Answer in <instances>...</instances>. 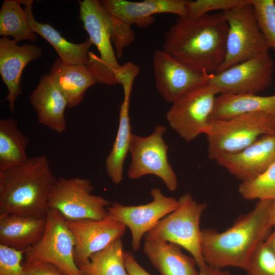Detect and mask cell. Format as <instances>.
Here are the masks:
<instances>
[{"instance_id": "14", "label": "cell", "mask_w": 275, "mask_h": 275, "mask_svg": "<svg viewBox=\"0 0 275 275\" xmlns=\"http://www.w3.org/2000/svg\"><path fill=\"white\" fill-rule=\"evenodd\" d=\"M66 221L75 239L74 259L79 268L92 255L122 238L127 228L108 213L101 219Z\"/></svg>"}, {"instance_id": "22", "label": "cell", "mask_w": 275, "mask_h": 275, "mask_svg": "<svg viewBox=\"0 0 275 275\" xmlns=\"http://www.w3.org/2000/svg\"><path fill=\"white\" fill-rule=\"evenodd\" d=\"M49 74L66 98L69 108L79 104L86 90L97 82L86 65L66 63L60 58L55 61Z\"/></svg>"}, {"instance_id": "27", "label": "cell", "mask_w": 275, "mask_h": 275, "mask_svg": "<svg viewBox=\"0 0 275 275\" xmlns=\"http://www.w3.org/2000/svg\"><path fill=\"white\" fill-rule=\"evenodd\" d=\"M122 238L92 255L79 268L82 275H128L124 261Z\"/></svg>"}, {"instance_id": "31", "label": "cell", "mask_w": 275, "mask_h": 275, "mask_svg": "<svg viewBox=\"0 0 275 275\" xmlns=\"http://www.w3.org/2000/svg\"><path fill=\"white\" fill-rule=\"evenodd\" d=\"M245 270L246 275H275V254L265 241L253 252Z\"/></svg>"}, {"instance_id": "23", "label": "cell", "mask_w": 275, "mask_h": 275, "mask_svg": "<svg viewBox=\"0 0 275 275\" xmlns=\"http://www.w3.org/2000/svg\"><path fill=\"white\" fill-rule=\"evenodd\" d=\"M33 0H21L25 7L29 24L32 31L44 38L54 48L61 60L66 63L78 65H86L89 49L93 45L89 38L81 43L68 41L48 23L36 21L32 12Z\"/></svg>"}, {"instance_id": "11", "label": "cell", "mask_w": 275, "mask_h": 275, "mask_svg": "<svg viewBox=\"0 0 275 275\" xmlns=\"http://www.w3.org/2000/svg\"><path fill=\"white\" fill-rule=\"evenodd\" d=\"M166 131L163 125H158L147 136L132 134L127 176L135 180L147 175H155L162 180L169 191H174L177 187L178 181L168 159L169 147L163 139Z\"/></svg>"}, {"instance_id": "24", "label": "cell", "mask_w": 275, "mask_h": 275, "mask_svg": "<svg viewBox=\"0 0 275 275\" xmlns=\"http://www.w3.org/2000/svg\"><path fill=\"white\" fill-rule=\"evenodd\" d=\"M251 113H264L275 117V94H220L216 98L210 121L227 120Z\"/></svg>"}, {"instance_id": "12", "label": "cell", "mask_w": 275, "mask_h": 275, "mask_svg": "<svg viewBox=\"0 0 275 275\" xmlns=\"http://www.w3.org/2000/svg\"><path fill=\"white\" fill-rule=\"evenodd\" d=\"M274 67L266 53L212 74L208 83L219 94H257L270 86Z\"/></svg>"}, {"instance_id": "15", "label": "cell", "mask_w": 275, "mask_h": 275, "mask_svg": "<svg viewBox=\"0 0 275 275\" xmlns=\"http://www.w3.org/2000/svg\"><path fill=\"white\" fill-rule=\"evenodd\" d=\"M155 86L167 102L173 103L188 91L208 81L211 75L195 71L163 50L153 56Z\"/></svg>"}, {"instance_id": "13", "label": "cell", "mask_w": 275, "mask_h": 275, "mask_svg": "<svg viewBox=\"0 0 275 275\" xmlns=\"http://www.w3.org/2000/svg\"><path fill=\"white\" fill-rule=\"evenodd\" d=\"M150 194L152 200L147 204L126 206L113 202L107 208L109 215L130 230L131 247L135 252L139 250L145 235L179 205L178 199L166 196L159 188H153Z\"/></svg>"}, {"instance_id": "37", "label": "cell", "mask_w": 275, "mask_h": 275, "mask_svg": "<svg viewBox=\"0 0 275 275\" xmlns=\"http://www.w3.org/2000/svg\"><path fill=\"white\" fill-rule=\"evenodd\" d=\"M198 275H231L228 271L214 268L207 264L199 269Z\"/></svg>"}, {"instance_id": "1", "label": "cell", "mask_w": 275, "mask_h": 275, "mask_svg": "<svg viewBox=\"0 0 275 275\" xmlns=\"http://www.w3.org/2000/svg\"><path fill=\"white\" fill-rule=\"evenodd\" d=\"M228 31L223 11L178 17L164 35L162 49L195 71L214 74L225 58Z\"/></svg>"}, {"instance_id": "28", "label": "cell", "mask_w": 275, "mask_h": 275, "mask_svg": "<svg viewBox=\"0 0 275 275\" xmlns=\"http://www.w3.org/2000/svg\"><path fill=\"white\" fill-rule=\"evenodd\" d=\"M21 0H5L0 10V36H11L18 43L23 40L35 42L37 36L32 30L21 6Z\"/></svg>"}, {"instance_id": "3", "label": "cell", "mask_w": 275, "mask_h": 275, "mask_svg": "<svg viewBox=\"0 0 275 275\" xmlns=\"http://www.w3.org/2000/svg\"><path fill=\"white\" fill-rule=\"evenodd\" d=\"M56 180L44 155L0 171V214L46 217Z\"/></svg>"}, {"instance_id": "19", "label": "cell", "mask_w": 275, "mask_h": 275, "mask_svg": "<svg viewBox=\"0 0 275 275\" xmlns=\"http://www.w3.org/2000/svg\"><path fill=\"white\" fill-rule=\"evenodd\" d=\"M39 123L58 133L66 129L65 111L67 101L49 74L42 76L29 96Z\"/></svg>"}, {"instance_id": "2", "label": "cell", "mask_w": 275, "mask_h": 275, "mask_svg": "<svg viewBox=\"0 0 275 275\" xmlns=\"http://www.w3.org/2000/svg\"><path fill=\"white\" fill-rule=\"evenodd\" d=\"M272 201L258 200L252 210L239 216L224 231L201 230V251L206 263L219 269L233 266L245 270L254 250L269 235Z\"/></svg>"}, {"instance_id": "32", "label": "cell", "mask_w": 275, "mask_h": 275, "mask_svg": "<svg viewBox=\"0 0 275 275\" xmlns=\"http://www.w3.org/2000/svg\"><path fill=\"white\" fill-rule=\"evenodd\" d=\"M246 1V0L189 1L187 6L186 16H199L214 10H221L224 12L242 5Z\"/></svg>"}, {"instance_id": "38", "label": "cell", "mask_w": 275, "mask_h": 275, "mask_svg": "<svg viewBox=\"0 0 275 275\" xmlns=\"http://www.w3.org/2000/svg\"><path fill=\"white\" fill-rule=\"evenodd\" d=\"M272 232L269 235L265 242L275 254V225Z\"/></svg>"}, {"instance_id": "9", "label": "cell", "mask_w": 275, "mask_h": 275, "mask_svg": "<svg viewBox=\"0 0 275 275\" xmlns=\"http://www.w3.org/2000/svg\"><path fill=\"white\" fill-rule=\"evenodd\" d=\"M94 187L84 178L60 177L50 194L49 208L58 211L66 221L101 219L108 214L111 202L92 194Z\"/></svg>"}, {"instance_id": "16", "label": "cell", "mask_w": 275, "mask_h": 275, "mask_svg": "<svg viewBox=\"0 0 275 275\" xmlns=\"http://www.w3.org/2000/svg\"><path fill=\"white\" fill-rule=\"evenodd\" d=\"M109 15L129 26L135 24L141 28L151 25L155 21L153 15L171 13L179 17L187 14V0H126L100 1Z\"/></svg>"}, {"instance_id": "18", "label": "cell", "mask_w": 275, "mask_h": 275, "mask_svg": "<svg viewBox=\"0 0 275 275\" xmlns=\"http://www.w3.org/2000/svg\"><path fill=\"white\" fill-rule=\"evenodd\" d=\"M43 55L41 48L34 44L19 45L14 40L6 37L0 39V74L7 86L8 93L5 100L12 112L15 104L21 94V76L23 69L31 61Z\"/></svg>"}, {"instance_id": "5", "label": "cell", "mask_w": 275, "mask_h": 275, "mask_svg": "<svg viewBox=\"0 0 275 275\" xmlns=\"http://www.w3.org/2000/svg\"><path fill=\"white\" fill-rule=\"evenodd\" d=\"M179 205L166 215L144 236V239L172 242L188 251L200 269L206 263L201 251L200 221L207 204L195 200L186 193L178 199Z\"/></svg>"}, {"instance_id": "30", "label": "cell", "mask_w": 275, "mask_h": 275, "mask_svg": "<svg viewBox=\"0 0 275 275\" xmlns=\"http://www.w3.org/2000/svg\"><path fill=\"white\" fill-rule=\"evenodd\" d=\"M259 28L270 49L275 51V1L250 0Z\"/></svg>"}, {"instance_id": "39", "label": "cell", "mask_w": 275, "mask_h": 275, "mask_svg": "<svg viewBox=\"0 0 275 275\" xmlns=\"http://www.w3.org/2000/svg\"><path fill=\"white\" fill-rule=\"evenodd\" d=\"M269 225L272 228L275 225V200L272 201L269 216Z\"/></svg>"}, {"instance_id": "17", "label": "cell", "mask_w": 275, "mask_h": 275, "mask_svg": "<svg viewBox=\"0 0 275 275\" xmlns=\"http://www.w3.org/2000/svg\"><path fill=\"white\" fill-rule=\"evenodd\" d=\"M215 160L241 182L252 179L275 162V133L263 135L243 150Z\"/></svg>"}, {"instance_id": "7", "label": "cell", "mask_w": 275, "mask_h": 275, "mask_svg": "<svg viewBox=\"0 0 275 275\" xmlns=\"http://www.w3.org/2000/svg\"><path fill=\"white\" fill-rule=\"evenodd\" d=\"M223 13L228 24L226 52L216 73L268 53L270 48L259 28L250 0Z\"/></svg>"}, {"instance_id": "34", "label": "cell", "mask_w": 275, "mask_h": 275, "mask_svg": "<svg viewBox=\"0 0 275 275\" xmlns=\"http://www.w3.org/2000/svg\"><path fill=\"white\" fill-rule=\"evenodd\" d=\"M111 18L113 26L112 42L116 49L117 57L120 59L123 56L124 49L134 40L135 34L131 26L111 16Z\"/></svg>"}, {"instance_id": "26", "label": "cell", "mask_w": 275, "mask_h": 275, "mask_svg": "<svg viewBox=\"0 0 275 275\" xmlns=\"http://www.w3.org/2000/svg\"><path fill=\"white\" fill-rule=\"evenodd\" d=\"M29 140L18 128L13 118L0 120V171L24 163L28 159L26 150Z\"/></svg>"}, {"instance_id": "8", "label": "cell", "mask_w": 275, "mask_h": 275, "mask_svg": "<svg viewBox=\"0 0 275 275\" xmlns=\"http://www.w3.org/2000/svg\"><path fill=\"white\" fill-rule=\"evenodd\" d=\"M75 242L66 220L57 210L49 208L40 239L24 254L27 263L48 262L66 275H82L74 259Z\"/></svg>"}, {"instance_id": "29", "label": "cell", "mask_w": 275, "mask_h": 275, "mask_svg": "<svg viewBox=\"0 0 275 275\" xmlns=\"http://www.w3.org/2000/svg\"><path fill=\"white\" fill-rule=\"evenodd\" d=\"M238 192L246 200H275V162L257 177L241 182Z\"/></svg>"}, {"instance_id": "6", "label": "cell", "mask_w": 275, "mask_h": 275, "mask_svg": "<svg viewBox=\"0 0 275 275\" xmlns=\"http://www.w3.org/2000/svg\"><path fill=\"white\" fill-rule=\"evenodd\" d=\"M79 4V18L89 36L97 47L100 56L89 51L86 64L101 84H117L115 72L120 67L112 45L113 26L111 18L100 1L83 0Z\"/></svg>"}, {"instance_id": "20", "label": "cell", "mask_w": 275, "mask_h": 275, "mask_svg": "<svg viewBox=\"0 0 275 275\" xmlns=\"http://www.w3.org/2000/svg\"><path fill=\"white\" fill-rule=\"evenodd\" d=\"M46 217L0 214V244L26 252L42 236Z\"/></svg>"}, {"instance_id": "21", "label": "cell", "mask_w": 275, "mask_h": 275, "mask_svg": "<svg viewBox=\"0 0 275 275\" xmlns=\"http://www.w3.org/2000/svg\"><path fill=\"white\" fill-rule=\"evenodd\" d=\"M176 244L144 239L143 251L160 275H198L197 263L192 256L182 253Z\"/></svg>"}, {"instance_id": "25", "label": "cell", "mask_w": 275, "mask_h": 275, "mask_svg": "<svg viewBox=\"0 0 275 275\" xmlns=\"http://www.w3.org/2000/svg\"><path fill=\"white\" fill-rule=\"evenodd\" d=\"M132 90L125 89L119 113V125L112 148L105 160V170L111 181L119 184L122 181L123 166L129 152L132 133L129 115Z\"/></svg>"}, {"instance_id": "36", "label": "cell", "mask_w": 275, "mask_h": 275, "mask_svg": "<svg viewBox=\"0 0 275 275\" xmlns=\"http://www.w3.org/2000/svg\"><path fill=\"white\" fill-rule=\"evenodd\" d=\"M124 261L128 275H151L135 260L129 252H124Z\"/></svg>"}, {"instance_id": "33", "label": "cell", "mask_w": 275, "mask_h": 275, "mask_svg": "<svg viewBox=\"0 0 275 275\" xmlns=\"http://www.w3.org/2000/svg\"><path fill=\"white\" fill-rule=\"evenodd\" d=\"M25 252L0 244V275H23Z\"/></svg>"}, {"instance_id": "10", "label": "cell", "mask_w": 275, "mask_h": 275, "mask_svg": "<svg viewBox=\"0 0 275 275\" xmlns=\"http://www.w3.org/2000/svg\"><path fill=\"white\" fill-rule=\"evenodd\" d=\"M218 91L208 81L186 92L172 103L166 119L170 127L189 142L205 134Z\"/></svg>"}, {"instance_id": "4", "label": "cell", "mask_w": 275, "mask_h": 275, "mask_svg": "<svg viewBox=\"0 0 275 275\" xmlns=\"http://www.w3.org/2000/svg\"><path fill=\"white\" fill-rule=\"evenodd\" d=\"M275 133V117L251 113L227 120H210L205 133L209 158L238 152L263 135Z\"/></svg>"}, {"instance_id": "35", "label": "cell", "mask_w": 275, "mask_h": 275, "mask_svg": "<svg viewBox=\"0 0 275 275\" xmlns=\"http://www.w3.org/2000/svg\"><path fill=\"white\" fill-rule=\"evenodd\" d=\"M23 275H66L56 265L48 262L22 264Z\"/></svg>"}]
</instances>
